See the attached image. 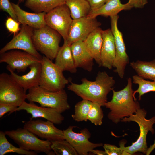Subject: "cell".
Here are the masks:
<instances>
[{"label": "cell", "instance_id": "cell-1", "mask_svg": "<svg viewBox=\"0 0 155 155\" xmlns=\"http://www.w3.org/2000/svg\"><path fill=\"white\" fill-rule=\"evenodd\" d=\"M81 81L82 83L80 84L70 81L68 89L82 99L104 106L107 102L108 94L113 89L115 83L113 77L105 71H99L94 81H90L86 78Z\"/></svg>", "mask_w": 155, "mask_h": 155}, {"label": "cell", "instance_id": "cell-2", "mask_svg": "<svg viewBox=\"0 0 155 155\" xmlns=\"http://www.w3.org/2000/svg\"><path fill=\"white\" fill-rule=\"evenodd\" d=\"M112 91V99L107 101L104 106L110 110L107 117L113 122L117 124L124 118L135 113L141 108L139 103L133 96L130 78L128 79L127 84L124 88L119 91L113 89Z\"/></svg>", "mask_w": 155, "mask_h": 155}, {"label": "cell", "instance_id": "cell-3", "mask_svg": "<svg viewBox=\"0 0 155 155\" xmlns=\"http://www.w3.org/2000/svg\"><path fill=\"white\" fill-rule=\"evenodd\" d=\"M147 112L144 108H140L136 112L128 117L123 119L122 122H135L138 124L140 129V135L136 141L132 143L131 145L125 147L126 142L124 141L119 143L120 147L123 150L129 155L133 154L140 152L144 154L146 153L148 146L146 137L148 132L150 131L152 134L155 133L153 125L155 123V116L149 119L146 118Z\"/></svg>", "mask_w": 155, "mask_h": 155}, {"label": "cell", "instance_id": "cell-4", "mask_svg": "<svg viewBox=\"0 0 155 155\" xmlns=\"http://www.w3.org/2000/svg\"><path fill=\"white\" fill-rule=\"evenodd\" d=\"M28 90L27 99L29 102L38 103L42 106L54 108L61 113L70 108L64 89L52 91L39 86Z\"/></svg>", "mask_w": 155, "mask_h": 155}, {"label": "cell", "instance_id": "cell-5", "mask_svg": "<svg viewBox=\"0 0 155 155\" xmlns=\"http://www.w3.org/2000/svg\"><path fill=\"white\" fill-rule=\"evenodd\" d=\"M61 37L57 31L46 25L34 30L32 40L36 50L52 61L60 47Z\"/></svg>", "mask_w": 155, "mask_h": 155}, {"label": "cell", "instance_id": "cell-6", "mask_svg": "<svg viewBox=\"0 0 155 155\" xmlns=\"http://www.w3.org/2000/svg\"><path fill=\"white\" fill-rule=\"evenodd\" d=\"M6 135L12 139L20 148L37 153L44 152L47 155H55L51 148V142L42 140L24 128L5 131Z\"/></svg>", "mask_w": 155, "mask_h": 155}, {"label": "cell", "instance_id": "cell-7", "mask_svg": "<svg viewBox=\"0 0 155 155\" xmlns=\"http://www.w3.org/2000/svg\"><path fill=\"white\" fill-rule=\"evenodd\" d=\"M42 69L39 86L47 90L58 91L64 89L70 80L64 76L63 71L45 56L41 59Z\"/></svg>", "mask_w": 155, "mask_h": 155}, {"label": "cell", "instance_id": "cell-8", "mask_svg": "<svg viewBox=\"0 0 155 155\" xmlns=\"http://www.w3.org/2000/svg\"><path fill=\"white\" fill-rule=\"evenodd\" d=\"M24 88L11 74L3 72L0 74V102L9 104L17 107L27 99Z\"/></svg>", "mask_w": 155, "mask_h": 155}, {"label": "cell", "instance_id": "cell-9", "mask_svg": "<svg viewBox=\"0 0 155 155\" xmlns=\"http://www.w3.org/2000/svg\"><path fill=\"white\" fill-rule=\"evenodd\" d=\"M44 19L47 26L57 31L64 40L67 39L73 19L70 10L65 4L59 6L46 13Z\"/></svg>", "mask_w": 155, "mask_h": 155}, {"label": "cell", "instance_id": "cell-10", "mask_svg": "<svg viewBox=\"0 0 155 155\" xmlns=\"http://www.w3.org/2000/svg\"><path fill=\"white\" fill-rule=\"evenodd\" d=\"M32 28L22 24L20 32L0 50V54L12 49L22 50L41 60L42 56L35 48L32 40Z\"/></svg>", "mask_w": 155, "mask_h": 155}, {"label": "cell", "instance_id": "cell-11", "mask_svg": "<svg viewBox=\"0 0 155 155\" xmlns=\"http://www.w3.org/2000/svg\"><path fill=\"white\" fill-rule=\"evenodd\" d=\"M117 15L111 17V30L113 34L116 48V55L113 67L114 71L117 73L121 78H123L125 67L129 63V59L126 51L122 33L119 30Z\"/></svg>", "mask_w": 155, "mask_h": 155}, {"label": "cell", "instance_id": "cell-12", "mask_svg": "<svg viewBox=\"0 0 155 155\" xmlns=\"http://www.w3.org/2000/svg\"><path fill=\"white\" fill-rule=\"evenodd\" d=\"M78 127L70 126L63 130L64 139L67 141L74 148L79 155H87L89 152L94 148L103 146L102 143H93L89 140L91 134L88 129L84 128L80 133L74 132L73 129Z\"/></svg>", "mask_w": 155, "mask_h": 155}, {"label": "cell", "instance_id": "cell-13", "mask_svg": "<svg viewBox=\"0 0 155 155\" xmlns=\"http://www.w3.org/2000/svg\"><path fill=\"white\" fill-rule=\"evenodd\" d=\"M41 60L24 51L12 49L0 54V63H6L13 71L24 72L32 64L41 62Z\"/></svg>", "mask_w": 155, "mask_h": 155}, {"label": "cell", "instance_id": "cell-14", "mask_svg": "<svg viewBox=\"0 0 155 155\" xmlns=\"http://www.w3.org/2000/svg\"><path fill=\"white\" fill-rule=\"evenodd\" d=\"M24 123V128L42 138L51 142L64 139L63 131L56 127L54 124L50 121L31 118Z\"/></svg>", "mask_w": 155, "mask_h": 155}, {"label": "cell", "instance_id": "cell-15", "mask_svg": "<svg viewBox=\"0 0 155 155\" xmlns=\"http://www.w3.org/2000/svg\"><path fill=\"white\" fill-rule=\"evenodd\" d=\"M101 25V23L96 18L86 17L73 19L66 40L71 44L78 41H84L92 32Z\"/></svg>", "mask_w": 155, "mask_h": 155}, {"label": "cell", "instance_id": "cell-16", "mask_svg": "<svg viewBox=\"0 0 155 155\" xmlns=\"http://www.w3.org/2000/svg\"><path fill=\"white\" fill-rule=\"evenodd\" d=\"M20 110H25L27 113L30 114L32 115V119L42 118L55 124H61L64 119L61 113L56 110L51 108L38 106L33 102L27 103L24 102L16 109L14 112Z\"/></svg>", "mask_w": 155, "mask_h": 155}, {"label": "cell", "instance_id": "cell-17", "mask_svg": "<svg viewBox=\"0 0 155 155\" xmlns=\"http://www.w3.org/2000/svg\"><path fill=\"white\" fill-rule=\"evenodd\" d=\"M42 67L41 62L33 63L29 67V71L21 76L17 75L8 66H7L6 68L12 77L26 92L29 89L39 86Z\"/></svg>", "mask_w": 155, "mask_h": 155}, {"label": "cell", "instance_id": "cell-18", "mask_svg": "<svg viewBox=\"0 0 155 155\" xmlns=\"http://www.w3.org/2000/svg\"><path fill=\"white\" fill-rule=\"evenodd\" d=\"M102 42L100 57L102 66L111 69L116 55L114 37L111 29L102 30Z\"/></svg>", "mask_w": 155, "mask_h": 155}, {"label": "cell", "instance_id": "cell-19", "mask_svg": "<svg viewBox=\"0 0 155 155\" xmlns=\"http://www.w3.org/2000/svg\"><path fill=\"white\" fill-rule=\"evenodd\" d=\"M71 47L76 68H81L89 72L92 71L94 59L87 49L84 41L75 42L71 44Z\"/></svg>", "mask_w": 155, "mask_h": 155}, {"label": "cell", "instance_id": "cell-20", "mask_svg": "<svg viewBox=\"0 0 155 155\" xmlns=\"http://www.w3.org/2000/svg\"><path fill=\"white\" fill-rule=\"evenodd\" d=\"M18 21L23 25H28L35 29L42 28L46 25L44 17L45 12L30 13L22 9L18 4L11 3Z\"/></svg>", "mask_w": 155, "mask_h": 155}, {"label": "cell", "instance_id": "cell-21", "mask_svg": "<svg viewBox=\"0 0 155 155\" xmlns=\"http://www.w3.org/2000/svg\"><path fill=\"white\" fill-rule=\"evenodd\" d=\"M71 44L66 40L60 47L55 58V63L63 71H67L71 73L77 71L73 56Z\"/></svg>", "mask_w": 155, "mask_h": 155}, {"label": "cell", "instance_id": "cell-22", "mask_svg": "<svg viewBox=\"0 0 155 155\" xmlns=\"http://www.w3.org/2000/svg\"><path fill=\"white\" fill-rule=\"evenodd\" d=\"M102 31L100 27L97 28L84 41L88 51L99 67L102 66L100 57L102 42Z\"/></svg>", "mask_w": 155, "mask_h": 155}, {"label": "cell", "instance_id": "cell-23", "mask_svg": "<svg viewBox=\"0 0 155 155\" xmlns=\"http://www.w3.org/2000/svg\"><path fill=\"white\" fill-rule=\"evenodd\" d=\"M132 8L127 3H121L120 0H107L102 6L90 11L87 17L96 18L98 16H102L111 17L117 15L122 10H129Z\"/></svg>", "mask_w": 155, "mask_h": 155}, {"label": "cell", "instance_id": "cell-24", "mask_svg": "<svg viewBox=\"0 0 155 155\" xmlns=\"http://www.w3.org/2000/svg\"><path fill=\"white\" fill-rule=\"evenodd\" d=\"M66 0H27L25 6L35 13L49 12L56 7L65 4Z\"/></svg>", "mask_w": 155, "mask_h": 155}, {"label": "cell", "instance_id": "cell-25", "mask_svg": "<svg viewBox=\"0 0 155 155\" xmlns=\"http://www.w3.org/2000/svg\"><path fill=\"white\" fill-rule=\"evenodd\" d=\"M130 66L140 77L155 80V59L150 61L138 60L131 62Z\"/></svg>", "mask_w": 155, "mask_h": 155}, {"label": "cell", "instance_id": "cell-26", "mask_svg": "<svg viewBox=\"0 0 155 155\" xmlns=\"http://www.w3.org/2000/svg\"><path fill=\"white\" fill-rule=\"evenodd\" d=\"M65 4L73 19L87 17L91 11L90 5L86 0H66Z\"/></svg>", "mask_w": 155, "mask_h": 155}, {"label": "cell", "instance_id": "cell-27", "mask_svg": "<svg viewBox=\"0 0 155 155\" xmlns=\"http://www.w3.org/2000/svg\"><path fill=\"white\" fill-rule=\"evenodd\" d=\"M5 132L0 131V155H4L9 153L23 155L38 154V153L35 152L24 150L14 146L8 141Z\"/></svg>", "mask_w": 155, "mask_h": 155}, {"label": "cell", "instance_id": "cell-28", "mask_svg": "<svg viewBox=\"0 0 155 155\" xmlns=\"http://www.w3.org/2000/svg\"><path fill=\"white\" fill-rule=\"evenodd\" d=\"M132 79L133 83L138 85V88L133 92V96L136 100L135 95L137 93L139 94V100H140L142 96L144 94L150 92H155V80H146L138 75L133 76Z\"/></svg>", "mask_w": 155, "mask_h": 155}, {"label": "cell", "instance_id": "cell-29", "mask_svg": "<svg viewBox=\"0 0 155 155\" xmlns=\"http://www.w3.org/2000/svg\"><path fill=\"white\" fill-rule=\"evenodd\" d=\"M92 102L84 99L77 103L74 107V113L71 117L75 121L80 122H87L88 120L87 116Z\"/></svg>", "mask_w": 155, "mask_h": 155}, {"label": "cell", "instance_id": "cell-30", "mask_svg": "<svg viewBox=\"0 0 155 155\" xmlns=\"http://www.w3.org/2000/svg\"><path fill=\"white\" fill-rule=\"evenodd\" d=\"M51 148L56 155H78L74 148L65 139L51 142Z\"/></svg>", "mask_w": 155, "mask_h": 155}, {"label": "cell", "instance_id": "cell-31", "mask_svg": "<svg viewBox=\"0 0 155 155\" xmlns=\"http://www.w3.org/2000/svg\"><path fill=\"white\" fill-rule=\"evenodd\" d=\"M99 104L92 102L88 113V120L96 125H101L103 118V111Z\"/></svg>", "mask_w": 155, "mask_h": 155}, {"label": "cell", "instance_id": "cell-32", "mask_svg": "<svg viewBox=\"0 0 155 155\" xmlns=\"http://www.w3.org/2000/svg\"><path fill=\"white\" fill-rule=\"evenodd\" d=\"M0 8L3 11L8 13L11 17L18 21L11 3L9 0H0Z\"/></svg>", "mask_w": 155, "mask_h": 155}, {"label": "cell", "instance_id": "cell-33", "mask_svg": "<svg viewBox=\"0 0 155 155\" xmlns=\"http://www.w3.org/2000/svg\"><path fill=\"white\" fill-rule=\"evenodd\" d=\"M20 23L11 17L8 18L6 22V27L7 30L15 35L16 33L20 30Z\"/></svg>", "mask_w": 155, "mask_h": 155}, {"label": "cell", "instance_id": "cell-34", "mask_svg": "<svg viewBox=\"0 0 155 155\" xmlns=\"http://www.w3.org/2000/svg\"><path fill=\"white\" fill-rule=\"evenodd\" d=\"M103 147L107 155H124V151L120 147L108 144H104Z\"/></svg>", "mask_w": 155, "mask_h": 155}, {"label": "cell", "instance_id": "cell-35", "mask_svg": "<svg viewBox=\"0 0 155 155\" xmlns=\"http://www.w3.org/2000/svg\"><path fill=\"white\" fill-rule=\"evenodd\" d=\"M17 107L9 104L0 102V118L2 117L8 112H10L9 114L14 112L15 110Z\"/></svg>", "mask_w": 155, "mask_h": 155}, {"label": "cell", "instance_id": "cell-36", "mask_svg": "<svg viewBox=\"0 0 155 155\" xmlns=\"http://www.w3.org/2000/svg\"><path fill=\"white\" fill-rule=\"evenodd\" d=\"M91 7L90 11L96 10L102 6L107 0H86Z\"/></svg>", "mask_w": 155, "mask_h": 155}, {"label": "cell", "instance_id": "cell-37", "mask_svg": "<svg viewBox=\"0 0 155 155\" xmlns=\"http://www.w3.org/2000/svg\"><path fill=\"white\" fill-rule=\"evenodd\" d=\"M127 3L132 8H142L147 3V0H129Z\"/></svg>", "mask_w": 155, "mask_h": 155}, {"label": "cell", "instance_id": "cell-38", "mask_svg": "<svg viewBox=\"0 0 155 155\" xmlns=\"http://www.w3.org/2000/svg\"><path fill=\"white\" fill-rule=\"evenodd\" d=\"M90 152L92 153L95 155H107L105 151L100 150H92Z\"/></svg>", "mask_w": 155, "mask_h": 155}, {"label": "cell", "instance_id": "cell-39", "mask_svg": "<svg viewBox=\"0 0 155 155\" xmlns=\"http://www.w3.org/2000/svg\"><path fill=\"white\" fill-rule=\"evenodd\" d=\"M22 0H20V1H22Z\"/></svg>", "mask_w": 155, "mask_h": 155}]
</instances>
